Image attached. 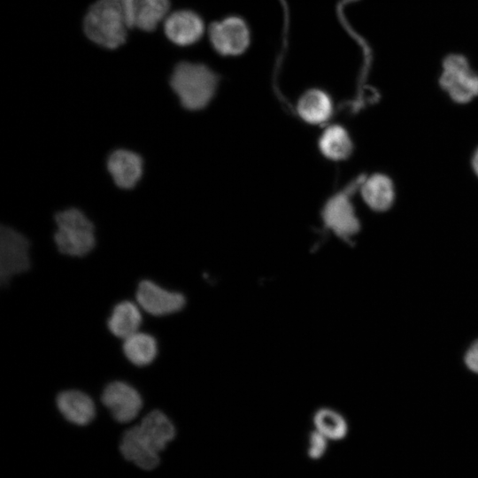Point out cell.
Wrapping results in <instances>:
<instances>
[{
	"label": "cell",
	"mask_w": 478,
	"mask_h": 478,
	"mask_svg": "<svg viewBox=\"0 0 478 478\" xmlns=\"http://www.w3.org/2000/svg\"><path fill=\"white\" fill-rule=\"evenodd\" d=\"M52 223L51 241L61 255L84 258L96 249V223L81 208L71 205L55 212Z\"/></svg>",
	"instance_id": "cell-1"
},
{
	"label": "cell",
	"mask_w": 478,
	"mask_h": 478,
	"mask_svg": "<svg viewBox=\"0 0 478 478\" xmlns=\"http://www.w3.org/2000/svg\"><path fill=\"white\" fill-rule=\"evenodd\" d=\"M219 83L216 73L201 63L181 62L173 68L169 85L181 106L189 112L205 108Z\"/></svg>",
	"instance_id": "cell-2"
},
{
	"label": "cell",
	"mask_w": 478,
	"mask_h": 478,
	"mask_svg": "<svg viewBox=\"0 0 478 478\" xmlns=\"http://www.w3.org/2000/svg\"><path fill=\"white\" fill-rule=\"evenodd\" d=\"M131 27L125 14L114 4L97 0L88 10L83 30L87 37L96 44L106 49H116L127 39Z\"/></svg>",
	"instance_id": "cell-3"
},
{
	"label": "cell",
	"mask_w": 478,
	"mask_h": 478,
	"mask_svg": "<svg viewBox=\"0 0 478 478\" xmlns=\"http://www.w3.org/2000/svg\"><path fill=\"white\" fill-rule=\"evenodd\" d=\"M31 240L22 230L0 224V281L10 282L13 276L26 273L31 266Z\"/></svg>",
	"instance_id": "cell-4"
},
{
	"label": "cell",
	"mask_w": 478,
	"mask_h": 478,
	"mask_svg": "<svg viewBox=\"0 0 478 478\" xmlns=\"http://www.w3.org/2000/svg\"><path fill=\"white\" fill-rule=\"evenodd\" d=\"M439 82L457 103L465 104L478 96V73L463 55L454 53L444 58Z\"/></svg>",
	"instance_id": "cell-5"
},
{
	"label": "cell",
	"mask_w": 478,
	"mask_h": 478,
	"mask_svg": "<svg viewBox=\"0 0 478 478\" xmlns=\"http://www.w3.org/2000/svg\"><path fill=\"white\" fill-rule=\"evenodd\" d=\"M105 172L115 188L135 189L145 174V159L137 150L127 147L112 150L104 160Z\"/></svg>",
	"instance_id": "cell-6"
},
{
	"label": "cell",
	"mask_w": 478,
	"mask_h": 478,
	"mask_svg": "<svg viewBox=\"0 0 478 478\" xmlns=\"http://www.w3.org/2000/svg\"><path fill=\"white\" fill-rule=\"evenodd\" d=\"M208 36L214 50L224 57L243 55L251 39L249 25L239 16H227L212 23Z\"/></svg>",
	"instance_id": "cell-7"
},
{
	"label": "cell",
	"mask_w": 478,
	"mask_h": 478,
	"mask_svg": "<svg viewBox=\"0 0 478 478\" xmlns=\"http://www.w3.org/2000/svg\"><path fill=\"white\" fill-rule=\"evenodd\" d=\"M101 400L113 419L120 423L133 420L143 407L140 393L130 384L120 381L107 384Z\"/></svg>",
	"instance_id": "cell-8"
},
{
	"label": "cell",
	"mask_w": 478,
	"mask_h": 478,
	"mask_svg": "<svg viewBox=\"0 0 478 478\" xmlns=\"http://www.w3.org/2000/svg\"><path fill=\"white\" fill-rule=\"evenodd\" d=\"M135 297L140 307L154 316L175 313L186 305L183 294L163 289L150 280L139 282Z\"/></svg>",
	"instance_id": "cell-9"
},
{
	"label": "cell",
	"mask_w": 478,
	"mask_h": 478,
	"mask_svg": "<svg viewBox=\"0 0 478 478\" xmlns=\"http://www.w3.org/2000/svg\"><path fill=\"white\" fill-rule=\"evenodd\" d=\"M166 37L179 46H189L198 42L204 33L203 19L190 10H179L166 17L164 24Z\"/></svg>",
	"instance_id": "cell-10"
},
{
	"label": "cell",
	"mask_w": 478,
	"mask_h": 478,
	"mask_svg": "<svg viewBox=\"0 0 478 478\" xmlns=\"http://www.w3.org/2000/svg\"><path fill=\"white\" fill-rule=\"evenodd\" d=\"M323 220L328 228L343 239H349L359 230L354 207L345 193H339L328 201Z\"/></svg>",
	"instance_id": "cell-11"
},
{
	"label": "cell",
	"mask_w": 478,
	"mask_h": 478,
	"mask_svg": "<svg viewBox=\"0 0 478 478\" xmlns=\"http://www.w3.org/2000/svg\"><path fill=\"white\" fill-rule=\"evenodd\" d=\"M120 450L127 460L142 469H153L159 463L158 452L145 440L137 425L125 431Z\"/></svg>",
	"instance_id": "cell-12"
},
{
	"label": "cell",
	"mask_w": 478,
	"mask_h": 478,
	"mask_svg": "<svg viewBox=\"0 0 478 478\" xmlns=\"http://www.w3.org/2000/svg\"><path fill=\"white\" fill-rule=\"evenodd\" d=\"M56 403L64 418L75 425L89 424L96 414V407L92 398L78 389L60 392L57 397Z\"/></svg>",
	"instance_id": "cell-13"
},
{
	"label": "cell",
	"mask_w": 478,
	"mask_h": 478,
	"mask_svg": "<svg viewBox=\"0 0 478 478\" xmlns=\"http://www.w3.org/2000/svg\"><path fill=\"white\" fill-rule=\"evenodd\" d=\"M145 440L158 452L162 451L175 436V428L161 411L153 410L137 425Z\"/></svg>",
	"instance_id": "cell-14"
},
{
	"label": "cell",
	"mask_w": 478,
	"mask_h": 478,
	"mask_svg": "<svg viewBox=\"0 0 478 478\" xmlns=\"http://www.w3.org/2000/svg\"><path fill=\"white\" fill-rule=\"evenodd\" d=\"M142 320L138 306L133 302L122 301L112 309L107 326L112 335L124 340L139 331Z\"/></svg>",
	"instance_id": "cell-15"
},
{
	"label": "cell",
	"mask_w": 478,
	"mask_h": 478,
	"mask_svg": "<svg viewBox=\"0 0 478 478\" xmlns=\"http://www.w3.org/2000/svg\"><path fill=\"white\" fill-rule=\"evenodd\" d=\"M333 111L329 96L319 89L305 91L298 100L297 112L301 118L312 124L325 122Z\"/></svg>",
	"instance_id": "cell-16"
},
{
	"label": "cell",
	"mask_w": 478,
	"mask_h": 478,
	"mask_svg": "<svg viewBox=\"0 0 478 478\" xmlns=\"http://www.w3.org/2000/svg\"><path fill=\"white\" fill-rule=\"evenodd\" d=\"M362 197L366 204L374 211L389 209L394 201L393 183L383 174H374L366 179L361 187Z\"/></svg>",
	"instance_id": "cell-17"
},
{
	"label": "cell",
	"mask_w": 478,
	"mask_h": 478,
	"mask_svg": "<svg viewBox=\"0 0 478 478\" xmlns=\"http://www.w3.org/2000/svg\"><path fill=\"white\" fill-rule=\"evenodd\" d=\"M122 349L126 358L137 366L150 364L158 354L156 339L140 331L124 339Z\"/></svg>",
	"instance_id": "cell-18"
},
{
	"label": "cell",
	"mask_w": 478,
	"mask_h": 478,
	"mask_svg": "<svg viewBox=\"0 0 478 478\" xmlns=\"http://www.w3.org/2000/svg\"><path fill=\"white\" fill-rule=\"evenodd\" d=\"M169 0H136L134 11V27L150 32L168 16Z\"/></svg>",
	"instance_id": "cell-19"
},
{
	"label": "cell",
	"mask_w": 478,
	"mask_h": 478,
	"mask_svg": "<svg viewBox=\"0 0 478 478\" xmlns=\"http://www.w3.org/2000/svg\"><path fill=\"white\" fill-rule=\"evenodd\" d=\"M314 429L328 440L339 441L348 433V423L341 412L331 407H320L312 416Z\"/></svg>",
	"instance_id": "cell-20"
},
{
	"label": "cell",
	"mask_w": 478,
	"mask_h": 478,
	"mask_svg": "<svg viewBox=\"0 0 478 478\" xmlns=\"http://www.w3.org/2000/svg\"><path fill=\"white\" fill-rule=\"evenodd\" d=\"M319 145L323 155L333 160L344 159L351 155L352 150L350 135L343 127L337 125L325 130Z\"/></svg>",
	"instance_id": "cell-21"
},
{
	"label": "cell",
	"mask_w": 478,
	"mask_h": 478,
	"mask_svg": "<svg viewBox=\"0 0 478 478\" xmlns=\"http://www.w3.org/2000/svg\"><path fill=\"white\" fill-rule=\"evenodd\" d=\"M328 441L320 432L312 430L308 437V456L312 459H320L327 451Z\"/></svg>",
	"instance_id": "cell-22"
},
{
	"label": "cell",
	"mask_w": 478,
	"mask_h": 478,
	"mask_svg": "<svg viewBox=\"0 0 478 478\" xmlns=\"http://www.w3.org/2000/svg\"><path fill=\"white\" fill-rule=\"evenodd\" d=\"M117 6L127 17L131 27H134V11L136 0H105Z\"/></svg>",
	"instance_id": "cell-23"
},
{
	"label": "cell",
	"mask_w": 478,
	"mask_h": 478,
	"mask_svg": "<svg viewBox=\"0 0 478 478\" xmlns=\"http://www.w3.org/2000/svg\"><path fill=\"white\" fill-rule=\"evenodd\" d=\"M465 363L472 372L478 374V340L474 342L465 354Z\"/></svg>",
	"instance_id": "cell-24"
},
{
	"label": "cell",
	"mask_w": 478,
	"mask_h": 478,
	"mask_svg": "<svg viewBox=\"0 0 478 478\" xmlns=\"http://www.w3.org/2000/svg\"><path fill=\"white\" fill-rule=\"evenodd\" d=\"M472 164H473V167L475 173L478 175V150L475 151L474 155Z\"/></svg>",
	"instance_id": "cell-25"
}]
</instances>
